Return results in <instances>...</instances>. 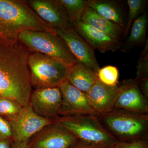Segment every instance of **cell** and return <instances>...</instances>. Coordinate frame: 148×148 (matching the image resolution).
<instances>
[{"label": "cell", "instance_id": "cell-1", "mask_svg": "<svg viewBox=\"0 0 148 148\" xmlns=\"http://www.w3.org/2000/svg\"><path fill=\"white\" fill-rule=\"evenodd\" d=\"M30 51L18 40L0 38V97L21 106L29 103L32 89Z\"/></svg>", "mask_w": 148, "mask_h": 148}, {"label": "cell", "instance_id": "cell-2", "mask_svg": "<svg viewBox=\"0 0 148 148\" xmlns=\"http://www.w3.org/2000/svg\"><path fill=\"white\" fill-rule=\"evenodd\" d=\"M50 30L27 1L0 0V32L8 38L17 40L20 33L28 30Z\"/></svg>", "mask_w": 148, "mask_h": 148}, {"label": "cell", "instance_id": "cell-3", "mask_svg": "<svg viewBox=\"0 0 148 148\" xmlns=\"http://www.w3.org/2000/svg\"><path fill=\"white\" fill-rule=\"evenodd\" d=\"M73 132L77 142L98 148H113L118 141L101 124L97 116L79 114L60 117L56 119Z\"/></svg>", "mask_w": 148, "mask_h": 148}, {"label": "cell", "instance_id": "cell-4", "mask_svg": "<svg viewBox=\"0 0 148 148\" xmlns=\"http://www.w3.org/2000/svg\"><path fill=\"white\" fill-rule=\"evenodd\" d=\"M98 119L118 141L144 138L148 129V114L114 109Z\"/></svg>", "mask_w": 148, "mask_h": 148}, {"label": "cell", "instance_id": "cell-5", "mask_svg": "<svg viewBox=\"0 0 148 148\" xmlns=\"http://www.w3.org/2000/svg\"><path fill=\"white\" fill-rule=\"evenodd\" d=\"M49 31L21 32L17 40L30 51L45 54L72 66L77 62L64 40L51 29Z\"/></svg>", "mask_w": 148, "mask_h": 148}, {"label": "cell", "instance_id": "cell-6", "mask_svg": "<svg viewBox=\"0 0 148 148\" xmlns=\"http://www.w3.org/2000/svg\"><path fill=\"white\" fill-rule=\"evenodd\" d=\"M32 86L36 89L59 87L67 80L71 66L47 56L30 53L28 59Z\"/></svg>", "mask_w": 148, "mask_h": 148}, {"label": "cell", "instance_id": "cell-7", "mask_svg": "<svg viewBox=\"0 0 148 148\" xmlns=\"http://www.w3.org/2000/svg\"><path fill=\"white\" fill-rule=\"evenodd\" d=\"M8 119L12 130V138L14 142L17 143H28L31 137L56 121L39 116L29 103L18 113Z\"/></svg>", "mask_w": 148, "mask_h": 148}, {"label": "cell", "instance_id": "cell-8", "mask_svg": "<svg viewBox=\"0 0 148 148\" xmlns=\"http://www.w3.org/2000/svg\"><path fill=\"white\" fill-rule=\"evenodd\" d=\"M29 101L34 112L43 118L56 120L61 116L62 97L59 87L36 89Z\"/></svg>", "mask_w": 148, "mask_h": 148}, {"label": "cell", "instance_id": "cell-9", "mask_svg": "<svg viewBox=\"0 0 148 148\" xmlns=\"http://www.w3.org/2000/svg\"><path fill=\"white\" fill-rule=\"evenodd\" d=\"M41 131L28 143L29 148H70L77 142L75 135L56 120Z\"/></svg>", "mask_w": 148, "mask_h": 148}, {"label": "cell", "instance_id": "cell-10", "mask_svg": "<svg viewBox=\"0 0 148 148\" xmlns=\"http://www.w3.org/2000/svg\"><path fill=\"white\" fill-rule=\"evenodd\" d=\"M27 3L50 29L72 27L66 10L59 0H30Z\"/></svg>", "mask_w": 148, "mask_h": 148}, {"label": "cell", "instance_id": "cell-11", "mask_svg": "<svg viewBox=\"0 0 148 148\" xmlns=\"http://www.w3.org/2000/svg\"><path fill=\"white\" fill-rule=\"evenodd\" d=\"M51 29L64 40L78 61L88 66L97 74L100 68L94 51L73 27Z\"/></svg>", "mask_w": 148, "mask_h": 148}, {"label": "cell", "instance_id": "cell-12", "mask_svg": "<svg viewBox=\"0 0 148 148\" xmlns=\"http://www.w3.org/2000/svg\"><path fill=\"white\" fill-rule=\"evenodd\" d=\"M114 109L148 114V99L141 92L136 79L127 80L119 86Z\"/></svg>", "mask_w": 148, "mask_h": 148}, {"label": "cell", "instance_id": "cell-13", "mask_svg": "<svg viewBox=\"0 0 148 148\" xmlns=\"http://www.w3.org/2000/svg\"><path fill=\"white\" fill-rule=\"evenodd\" d=\"M59 87L62 97L61 116L91 114L98 116L90 106L84 92L74 87L67 80Z\"/></svg>", "mask_w": 148, "mask_h": 148}, {"label": "cell", "instance_id": "cell-14", "mask_svg": "<svg viewBox=\"0 0 148 148\" xmlns=\"http://www.w3.org/2000/svg\"><path fill=\"white\" fill-rule=\"evenodd\" d=\"M72 27L90 47L100 52L114 51L119 47V41L82 20H77L72 24Z\"/></svg>", "mask_w": 148, "mask_h": 148}, {"label": "cell", "instance_id": "cell-15", "mask_svg": "<svg viewBox=\"0 0 148 148\" xmlns=\"http://www.w3.org/2000/svg\"><path fill=\"white\" fill-rule=\"evenodd\" d=\"M118 91L117 85L108 86L98 80L86 94L91 108L99 116L113 110Z\"/></svg>", "mask_w": 148, "mask_h": 148}, {"label": "cell", "instance_id": "cell-16", "mask_svg": "<svg viewBox=\"0 0 148 148\" xmlns=\"http://www.w3.org/2000/svg\"><path fill=\"white\" fill-rule=\"evenodd\" d=\"M78 20L84 21L118 41L120 42L123 37L124 32L123 28L101 16L89 7H86L84 10Z\"/></svg>", "mask_w": 148, "mask_h": 148}, {"label": "cell", "instance_id": "cell-17", "mask_svg": "<svg viewBox=\"0 0 148 148\" xmlns=\"http://www.w3.org/2000/svg\"><path fill=\"white\" fill-rule=\"evenodd\" d=\"M98 80L97 74L92 69L79 61L71 67L67 78L72 85L85 93Z\"/></svg>", "mask_w": 148, "mask_h": 148}, {"label": "cell", "instance_id": "cell-18", "mask_svg": "<svg viewBox=\"0 0 148 148\" xmlns=\"http://www.w3.org/2000/svg\"><path fill=\"white\" fill-rule=\"evenodd\" d=\"M87 6L125 30V25L124 12L116 2L110 0H88Z\"/></svg>", "mask_w": 148, "mask_h": 148}, {"label": "cell", "instance_id": "cell-19", "mask_svg": "<svg viewBox=\"0 0 148 148\" xmlns=\"http://www.w3.org/2000/svg\"><path fill=\"white\" fill-rule=\"evenodd\" d=\"M148 23L147 12L141 14L133 22L127 44L129 48L143 43L146 38Z\"/></svg>", "mask_w": 148, "mask_h": 148}, {"label": "cell", "instance_id": "cell-20", "mask_svg": "<svg viewBox=\"0 0 148 148\" xmlns=\"http://www.w3.org/2000/svg\"><path fill=\"white\" fill-rule=\"evenodd\" d=\"M67 14L71 25L78 20L83 11L87 6L86 0H59Z\"/></svg>", "mask_w": 148, "mask_h": 148}, {"label": "cell", "instance_id": "cell-21", "mask_svg": "<svg viewBox=\"0 0 148 148\" xmlns=\"http://www.w3.org/2000/svg\"><path fill=\"white\" fill-rule=\"evenodd\" d=\"M127 3L129 8V13L123 37L127 34L132 22L143 14L147 5V1L144 0H128Z\"/></svg>", "mask_w": 148, "mask_h": 148}, {"label": "cell", "instance_id": "cell-22", "mask_svg": "<svg viewBox=\"0 0 148 148\" xmlns=\"http://www.w3.org/2000/svg\"><path fill=\"white\" fill-rule=\"evenodd\" d=\"M99 81L108 86H116L118 82L119 72L115 66H108L100 68L97 73Z\"/></svg>", "mask_w": 148, "mask_h": 148}, {"label": "cell", "instance_id": "cell-23", "mask_svg": "<svg viewBox=\"0 0 148 148\" xmlns=\"http://www.w3.org/2000/svg\"><path fill=\"white\" fill-rule=\"evenodd\" d=\"M23 106L15 101L0 97V115L10 117L19 112Z\"/></svg>", "mask_w": 148, "mask_h": 148}, {"label": "cell", "instance_id": "cell-24", "mask_svg": "<svg viewBox=\"0 0 148 148\" xmlns=\"http://www.w3.org/2000/svg\"><path fill=\"white\" fill-rule=\"evenodd\" d=\"M148 78V42L143 51L138 61L137 69V77L135 79L138 80Z\"/></svg>", "mask_w": 148, "mask_h": 148}, {"label": "cell", "instance_id": "cell-25", "mask_svg": "<svg viewBox=\"0 0 148 148\" xmlns=\"http://www.w3.org/2000/svg\"><path fill=\"white\" fill-rule=\"evenodd\" d=\"M113 148H148V141L145 138L118 141Z\"/></svg>", "mask_w": 148, "mask_h": 148}, {"label": "cell", "instance_id": "cell-26", "mask_svg": "<svg viewBox=\"0 0 148 148\" xmlns=\"http://www.w3.org/2000/svg\"><path fill=\"white\" fill-rule=\"evenodd\" d=\"M12 133L10 123L0 115V138L12 139Z\"/></svg>", "mask_w": 148, "mask_h": 148}, {"label": "cell", "instance_id": "cell-27", "mask_svg": "<svg viewBox=\"0 0 148 148\" xmlns=\"http://www.w3.org/2000/svg\"><path fill=\"white\" fill-rule=\"evenodd\" d=\"M141 92L147 99L148 98V78L137 80Z\"/></svg>", "mask_w": 148, "mask_h": 148}, {"label": "cell", "instance_id": "cell-28", "mask_svg": "<svg viewBox=\"0 0 148 148\" xmlns=\"http://www.w3.org/2000/svg\"><path fill=\"white\" fill-rule=\"evenodd\" d=\"M12 139L0 138V148H12L11 146Z\"/></svg>", "mask_w": 148, "mask_h": 148}, {"label": "cell", "instance_id": "cell-29", "mask_svg": "<svg viewBox=\"0 0 148 148\" xmlns=\"http://www.w3.org/2000/svg\"><path fill=\"white\" fill-rule=\"evenodd\" d=\"M28 143H17L14 142L12 145V148H29Z\"/></svg>", "mask_w": 148, "mask_h": 148}, {"label": "cell", "instance_id": "cell-30", "mask_svg": "<svg viewBox=\"0 0 148 148\" xmlns=\"http://www.w3.org/2000/svg\"><path fill=\"white\" fill-rule=\"evenodd\" d=\"M77 144L73 146L71 148H98L93 147H90V146L85 145H82V144H79L77 142Z\"/></svg>", "mask_w": 148, "mask_h": 148}, {"label": "cell", "instance_id": "cell-31", "mask_svg": "<svg viewBox=\"0 0 148 148\" xmlns=\"http://www.w3.org/2000/svg\"><path fill=\"white\" fill-rule=\"evenodd\" d=\"M0 38H7L1 32H0Z\"/></svg>", "mask_w": 148, "mask_h": 148}]
</instances>
